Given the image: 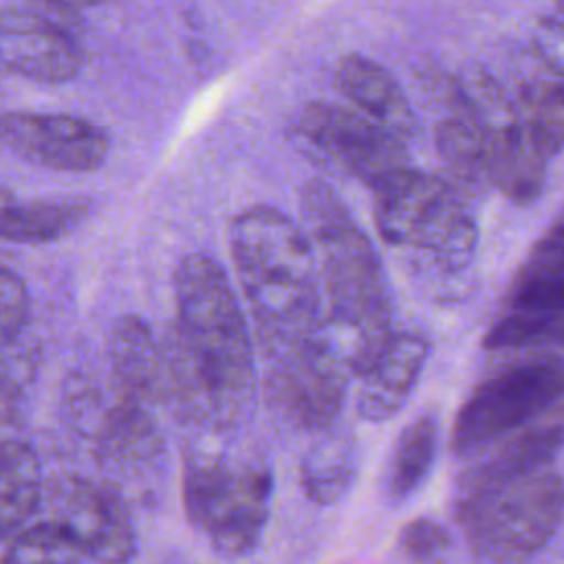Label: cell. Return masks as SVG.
<instances>
[{
	"mask_svg": "<svg viewBox=\"0 0 564 564\" xmlns=\"http://www.w3.org/2000/svg\"><path fill=\"white\" fill-rule=\"evenodd\" d=\"M544 240H546V242H551L553 247H557V249H562V251H564V223L555 225V227L544 236Z\"/></svg>",
	"mask_w": 564,
	"mask_h": 564,
	"instance_id": "obj_32",
	"label": "cell"
},
{
	"mask_svg": "<svg viewBox=\"0 0 564 564\" xmlns=\"http://www.w3.org/2000/svg\"><path fill=\"white\" fill-rule=\"evenodd\" d=\"M456 516L476 555L518 564L538 553L564 516V478L549 467L456 494Z\"/></svg>",
	"mask_w": 564,
	"mask_h": 564,
	"instance_id": "obj_4",
	"label": "cell"
},
{
	"mask_svg": "<svg viewBox=\"0 0 564 564\" xmlns=\"http://www.w3.org/2000/svg\"><path fill=\"white\" fill-rule=\"evenodd\" d=\"M564 399V361L529 359L498 370L476 386L456 412L452 449L476 452L498 441Z\"/></svg>",
	"mask_w": 564,
	"mask_h": 564,
	"instance_id": "obj_8",
	"label": "cell"
},
{
	"mask_svg": "<svg viewBox=\"0 0 564 564\" xmlns=\"http://www.w3.org/2000/svg\"><path fill=\"white\" fill-rule=\"evenodd\" d=\"M262 394L275 419L293 430L326 432L341 412L348 366L315 333L262 350Z\"/></svg>",
	"mask_w": 564,
	"mask_h": 564,
	"instance_id": "obj_7",
	"label": "cell"
},
{
	"mask_svg": "<svg viewBox=\"0 0 564 564\" xmlns=\"http://www.w3.org/2000/svg\"><path fill=\"white\" fill-rule=\"evenodd\" d=\"M516 119L538 150L553 159L564 148V77L529 86Z\"/></svg>",
	"mask_w": 564,
	"mask_h": 564,
	"instance_id": "obj_24",
	"label": "cell"
},
{
	"mask_svg": "<svg viewBox=\"0 0 564 564\" xmlns=\"http://www.w3.org/2000/svg\"><path fill=\"white\" fill-rule=\"evenodd\" d=\"M427 359V344L410 333H392L386 348L361 372L357 412L366 421H383L408 401Z\"/></svg>",
	"mask_w": 564,
	"mask_h": 564,
	"instance_id": "obj_15",
	"label": "cell"
},
{
	"mask_svg": "<svg viewBox=\"0 0 564 564\" xmlns=\"http://www.w3.org/2000/svg\"><path fill=\"white\" fill-rule=\"evenodd\" d=\"M438 445L436 419L423 414L408 423L392 449L388 465V494L399 500L414 494L427 478Z\"/></svg>",
	"mask_w": 564,
	"mask_h": 564,
	"instance_id": "obj_23",
	"label": "cell"
},
{
	"mask_svg": "<svg viewBox=\"0 0 564 564\" xmlns=\"http://www.w3.org/2000/svg\"><path fill=\"white\" fill-rule=\"evenodd\" d=\"M335 86L366 117L394 134L403 137L412 128L408 101L390 70L379 62L359 53L344 55L335 68Z\"/></svg>",
	"mask_w": 564,
	"mask_h": 564,
	"instance_id": "obj_17",
	"label": "cell"
},
{
	"mask_svg": "<svg viewBox=\"0 0 564 564\" xmlns=\"http://www.w3.org/2000/svg\"><path fill=\"white\" fill-rule=\"evenodd\" d=\"M485 348H535L562 346L564 348V313L542 311H511L496 322L485 335Z\"/></svg>",
	"mask_w": 564,
	"mask_h": 564,
	"instance_id": "obj_26",
	"label": "cell"
},
{
	"mask_svg": "<svg viewBox=\"0 0 564 564\" xmlns=\"http://www.w3.org/2000/svg\"><path fill=\"white\" fill-rule=\"evenodd\" d=\"M84 557L79 542L62 524L46 518L11 535L2 564H79Z\"/></svg>",
	"mask_w": 564,
	"mask_h": 564,
	"instance_id": "obj_25",
	"label": "cell"
},
{
	"mask_svg": "<svg viewBox=\"0 0 564 564\" xmlns=\"http://www.w3.org/2000/svg\"><path fill=\"white\" fill-rule=\"evenodd\" d=\"M44 498L40 460L18 438H0V540L11 538Z\"/></svg>",
	"mask_w": 564,
	"mask_h": 564,
	"instance_id": "obj_19",
	"label": "cell"
},
{
	"mask_svg": "<svg viewBox=\"0 0 564 564\" xmlns=\"http://www.w3.org/2000/svg\"><path fill=\"white\" fill-rule=\"evenodd\" d=\"M79 68V46L55 22L24 11L0 13V70L33 82L64 84Z\"/></svg>",
	"mask_w": 564,
	"mask_h": 564,
	"instance_id": "obj_13",
	"label": "cell"
},
{
	"mask_svg": "<svg viewBox=\"0 0 564 564\" xmlns=\"http://www.w3.org/2000/svg\"><path fill=\"white\" fill-rule=\"evenodd\" d=\"M112 386L145 405L163 403V341L139 315L119 317L108 335Z\"/></svg>",
	"mask_w": 564,
	"mask_h": 564,
	"instance_id": "obj_14",
	"label": "cell"
},
{
	"mask_svg": "<svg viewBox=\"0 0 564 564\" xmlns=\"http://www.w3.org/2000/svg\"><path fill=\"white\" fill-rule=\"evenodd\" d=\"M15 203V196L7 189V187H0V225H2V220H4V216H7V212L11 209V205Z\"/></svg>",
	"mask_w": 564,
	"mask_h": 564,
	"instance_id": "obj_33",
	"label": "cell"
},
{
	"mask_svg": "<svg viewBox=\"0 0 564 564\" xmlns=\"http://www.w3.org/2000/svg\"><path fill=\"white\" fill-rule=\"evenodd\" d=\"M533 57L555 77H564V18H540L531 31Z\"/></svg>",
	"mask_w": 564,
	"mask_h": 564,
	"instance_id": "obj_30",
	"label": "cell"
},
{
	"mask_svg": "<svg viewBox=\"0 0 564 564\" xmlns=\"http://www.w3.org/2000/svg\"><path fill=\"white\" fill-rule=\"evenodd\" d=\"M557 11H560V15L564 18V0H557Z\"/></svg>",
	"mask_w": 564,
	"mask_h": 564,
	"instance_id": "obj_34",
	"label": "cell"
},
{
	"mask_svg": "<svg viewBox=\"0 0 564 564\" xmlns=\"http://www.w3.org/2000/svg\"><path fill=\"white\" fill-rule=\"evenodd\" d=\"M163 341V405L187 423L223 430L256 392L253 339L227 273L203 253L174 273V324Z\"/></svg>",
	"mask_w": 564,
	"mask_h": 564,
	"instance_id": "obj_1",
	"label": "cell"
},
{
	"mask_svg": "<svg viewBox=\"0 0 564 564\" xmlns=\"http://www.w3.org/2000/svg\"><path fill=\"white\" fill-rule=\"evenodd\" d=\"M79 427L90 436L97 458L123 474L152 467L163 452V434L152 405L121 394L112 386L110 399L93 390H79L73 403Z\"/></svg>",
	"mask_w": 564,
	"mask_h": 564,
	"instance_id": "obj_11",
	"label": "cell"
},
{
	"mask_svg": "<svg viewBox=\"0 0 564 564\" xmlns=\"http://www.w3.org/2000/svg\"><path fill=\"white\" fill-rule=\"evenodd\" d=\"M487 130L469 115L443 119L436 126V150L445 165L460 178H482Z\"/></svg>",
	"mask_w": 564,
	"mask_h": 564,
	"instance_id": "obj_27",
	"label": "cell"
},
{
	"mask_svg": "<svg viewBox=\"0 0 564 564\" xmlns=\"http://www.w3.org/2000/svg\"><path fill=\"white\" fill-rule=\"evenodd\" d=\"M549 159L518 119L487 130L482 178L518 205L535 200L544 187Z\"/></svg>",
	"mask_w": 564,
	"mask_h": 564,
	"instance_id": "obj_16",
	"label": "cell"
},
{
	"mask_svg": "<svg viewBox=\"0 0 564 564\" xmlns=\"http://www.w3.org/2000/svg\"><path fill=\"white\" fill-rule=\"evenodd\" d=\"M42 2L48 4V7H55V9H59V11H70V13H75V11L95 7V4L101 2V0H42Z\"/></svg>",
	"mask_w": 564,
	"mask_h": 564,
	"instance_id": "obj_31",
	"label": "cell"
},
{
	"mask_svg": "<svg viewBox=\"0 0 564 564\" xmlns=\"http://www.w3.org/2000/svg\"><path fill=\"white\" fill-rule=\"evenodd\" d=\"M29 291L24 280L0 267V348L11 346L24 330L29 319Z\"/></svg>",
	"mask_w": 564,
	"mask_h": 564,
	"instance_id": "obj_28",
	"label": "cell"
},
{
	"mask_svg": "<svg viewBox=\"0 0 564 564\" xmlns=\"http://www.w3.org/2000/svg\"><path fill=\"white\" fill-rule=\"evenodd\" d=\"M0 141L22 159L57 172H93L110 150L101 126L59 112H2Z\"/></svg>",
	"mask_w": 564,
	"mask_h": 564,
	"instance_id": "obj_12",
	"label": "cell"
},
{
	"mask_svg": "<svg viewBox=\"0 0 564 564\" xmlns=\"http://www.w3.org/2000/svg\"><path fill=\"white\" fill-rule=\"evenodd\" d=\"M48 520L62 524L97 564H126L137 551L132 513L110 482L62 476L48 487Z\"/></svg>",
	"mask_w": 564,
	"mask_h": 564,
	"instance_id": "obj_10",
	"label": "cell"
},
{
	"mask_svg": "<svg viewBox=\"0 0 564 564\" xmlns=\"http://www.w3.org/2000/svg\"><path fill=\"white\" fill-rule=\"evenodd\" d=\"M372 192L375 225L388 245L412 249L443 271L469 262L478 229L445 181L401 167L375 183Z\"/></svg>",
	"mask_w": 564,
	"mask_h": 564,
	"instance_id": "obj_6",
	"label": "cell"
},
{
	"mask_svg": "<svg viewBox=\"0 0 564 564\" xmlns=\"http://www.w3.org/2000/svg\"><path fill=\"white\" fill-rule=\"evenodd\" d=\"M399 542L410 560L427 562L449 546V533L432 518H414L401 529Z\"/></svg>",
	"mask_w": 564,
	"mask_h": 564,
	"instance_id": "obj_29",
	"label": "cell"
},
{
	"mask_svg": "<svg viewBox=\"0 0 564 564\" xmlns=\"http://www.w3.org/2000/svg\"><path fill=\"white\" fill-rule=\"evenodd\" d=\"M511 311L564 313V251L542 240L509 289Z\"/></svg>",
	"mask_w": 564,
	"mask_h": 564,
	"instance_id": "obj_22",
	"label": "cell"
},
{
	"mask_svg": "<svg viewBox=\"0 0 564 564\" xmlns=\"http://www.w3.org/2000/svg\"><path fill=\"white\" fill-rule=\"evenodd\" d=\"M90 203L82 196H51L18 200L0 225V240L42 245L70 234L88 214Z\"/></svg>",
	"mask_w": 564,
	"mask_h": 564,
	"instance_id": "obj_20",
	"label": "cell"
},
{
	"mask_svg": "<svg viewBox=\"0 0 564 564\" xmlns=\"http://www.w3.org/2000/svg\"><path fill=\"white\" fill-rule=\"evenodd\" d=\"M273 474L258 458L194 449L183 465V507L189 522L225 555L249 553L267 524Z\"/></svg>",
	"mask_w": 564,
	"mask_h": 564,
	"instance_id": "obj_5",
	"label": "cell"
},
{
	"mask_svg": "<svg viewBox=\"0 0 564 564\" xmlns=\"http://www.w3.org/2000/svg\"><path fill=\"white\" fill-rule=\"evenodd\" d=\"M562 447H564L562 425H542L529 432H518L507 441H502L494 452H489L471 469H467L460 478L458 491H469L516 474L549 467Z\"/></svg>",
	"mask_w": 564,
	"mask_h": 564,
	"instance_id": "obj_18",
	"label": "cell"
},
{
	"mask_svg": "<svg viewBox=\"0 0 564 564\" xmlns=\"http://www.w3.org/2000/svg\"><path fill=\"white\" fill-rule=\"evenodd\" d=\"M229 251L262 350L319 333V273L300 223L271 205L247 207L229 225Z\"/></svg>",
	"mask_w": 564,
	"mask_h": 564,
	"instance_id": "obj_3",
	"label": "cell"
},
{
	"mask_svg": "<svg viewBox=\"0 0 564 564\" xmlns=\"http://www.w3.org/2000/svg\"><path fill=\"white\" fill-rule=\"evenodd\" d=\"M295 132L319 156L370 187L408 167L399 134L333 101H311L300 112Z\"/></svg>",
	"mask_w": 564,
	"mask_h": 564,
	"instance_id": "obj_9",
	"label": "cell"
},
{
	"mask_svg": "<svg viewBox=\"0 0 564 564\" xmlns=\"http://www.w3.org/2000/svg\"><path fill=\"white\" fill-rule=\"evenodd\" d=\"M355 478V449L346 436L324 434L300 463V487L315 505H335Z\"/></svg>",
	"mask_w": 564,
	"mask_h": 564,
	"instance_id": "obj_21",
	"label": "cell"
},
{
	"mask_svg": "<svg viewBox=\"0 0 564 564\" xmlns=\"http://www.w3.org/2000/svg\"><path fill=\"white\" fill-rule=\"evenodd\" d=\"M300 227L313 247L319 273V333L359 377L392 337L383 267L368 236L324 181L313 178L302 187Z\"/></svg>",
	"mask_w": 564,
	"mask_h": 564,
	"instance_id": "obj_2",
	"label": "cell"
}]
</instances>
